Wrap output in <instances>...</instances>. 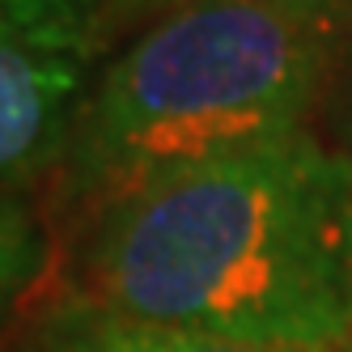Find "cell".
<instances>
[{"label":"cell","instance_id":"6da1fadb","mask_svg":"<svg viewBox=\"0 0 352 352\" xmlns=\"http://www.w3.org/2000/svg\"><path fill=\"white\" fill-rule=\"evenodd\" d=\"M77 280L144 327L352 352V162L306 128L174 174L85 225Z\"/></svg>","mask_w":352,"mask_h":352},{"label":"cell","instance_id":"7a4b0ae2","mask_svg":"<svg viewBox=\"0 0 352 352\" xmlns=\"http://www.w3.org/2000/svg\"><path fill=\"white\" fill-rule=\"evenodd\" d=\"M352 52V0H191L98 72L60 166L85 225L174 174L306 132Z\"/></svg>","mask_w":352,"mask_h":352},{"label":"cell","instance_id":"3957f363","mask_svg":"<svg viewBox=\"0 0 352 352\" xmlns=\"http://www.w3.org/2000/svg\"><path fill=\"white\" fill-rule=\"evenodd\" d=\"M102 52L94 0H0V195L60 174Z\"/></svg>","mask_w":352,"mask_h":352},{"label":"cell","instance_id":"277c9868","mask_svg":"<svg viewBox=\"0 0 352 352\" xmlns=\"http://www.w3.org/2000/svg\"><path fill=\"white\" fill-rule=\"evenodd\" d=\"M34 352H306V348H263L217 336L166 331V327L119 318L85 297H68L64 306H56L43 318Z\"/></svg>","mask_w":352,"mask_h":352},{"label":"cell","instance_id":"5b68a950","mask_svg":"<svg viewBox=\"0 0 352 352\" xmlns=\"http://www.w3.org/2000/svg\"><path fill=\"white\" fill-rule=\"evenodd\" d=\"M52 259L47 225L21 195H0V322L34 289Z\"/></svg>","mask_w":352,"mask_h":352},{"label":"cell","instance_id":"8992f818","mask_svg":"<svg viewBox=\"0 0 352 352\" xmlns=\"http://www.w3.org/2000/svg\"><path fill=\"white\" fill-rule=\"evenodd\" d=\"M183 5H191V0H94V17H98V30H102L107 47H111L115 34L144 26V21H157L170 9H183Z\"/></svg>","mask_w":352,"mask_h":352},{"label":"cell","instance_id":"52a82bcc","mask_svg":"<svg viewBox=\"0 0 352 352\" xmlns=\"http://www.w3.org/2000/svg\"><path fill=\"white\" fill-rule=\"evenodd\" d=\"M336 132H340V153L352 162V77L344 81V89H340V111H336Z\"/></svg>","mask_w":352,"mask_h":352}]
</instances>
